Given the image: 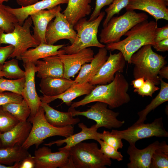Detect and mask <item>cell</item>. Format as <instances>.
Listing matches in <instances>:
<instances>
[{
	"label": "cell",
	"instance_id": "6da1fadb",
	"mask_svg": "<svg viewBox=\"0 0 168 168\" xmlns=\"http://www.w3.org/2000/svg\"><path fill=\"white\" fill-rule=\"evenodd\" d=\"M128 88L129 84L124 76L117 72L112 82L97 85L82 99L72 103L71 107L77 108L93 102H100L107 104L110 109L118 108L130 101V97L127 93Z\"/></svg>",
	"mask_w": 168,
	"mask_h": 168
},
{
	"label": "cell",
	"instance_id": "7a4b0ae2",
	"mask_svg": "<svg viewBox=\"0 0 168 168\" xmlns=\"http://www.w3.org/2000/svg\"><path fill=\"white\" fill-rule=\"evenodd\" d=\"M157 27V22L146 20L137 24L126 32L124 35L127 36L124 39L106 44L105 48L110 51L121 52L125 61L131 64L130 58L133 54L144 45L152 46L155 44V32Z\"/></svg>",
	"mask_w": 168,
	"mask_h": 168
},
{
	"label": "cell",
	"instance_id": "3957f363",
	"mask_svg": "<svg viewBox=\"0 0 168 168\" xmlns=\"http://www.w3.org/2000/svg\"><path fill=\"white\" fill-rule=\"evenodd\" d=\"M166 57L155 52L152 45L142 47L133 54L130 58L131 64L134 65L133 74L134 79L143 77L149 79L156 85L160 83L158 72L167 62Z\"/></svg>",
	"mask_w": 168,
	"mask_h": 168
},
{
	"label": "cell",
	"instance_id": "277c9868",
	"mask_svg": "<svg viewBox=\"0 0 168 168\" xmlns=\"http://www.w3.org/2000/svg\"><path fill=\"white\" fill-rule=\"evenodd\" d=\"M105 15V12L102 11L93 20L89 21L85 17L79 20L73 26L77 31L74 42L71 45H65L62 48L65 54H74L91 47H105V45L100 43L97 37L99 27Z\"/></svg>",
	"mask_w": 168,
	"mask_h": 168
},
{
	"label": "cell",
	"instance_id": "5b68a950",
	"mask_svg": "<svg viewBox=\"0 0 168 168\" xmlns=\"http://www.w3.org/2000/svg\"><path fill=\"white\" fill-rule=\"evenodd\" d=\"M122 15L113 16L99 35L100 42L108 44L120 40L121 37L137 24L147 20L148 15L144 12L137 13L128 10Z\"/></svg>",
	"mask_w": 168,
	"mask_h": 168
},
{
	"label": "cell",
	"instance_id": "8992f818",
	"mask_svg": "<svg viewBox=\"0 0 168 168\" xmlns=\"http://www.w3.org/2000/svg\"><path fill=\"white\" fill-rule=\"evenodd\" d=\"M31 123L32 124L30 134L22 146L28 149L35 145L36 148L47 138L59 136L66 138L73 134L74 128L72 125L56 127L49 124L44 116V111L41 106Z\"/></svg>",
	"mask_w": 168,
	"mask_h": 168
},
{
	"label": "cell",
	"instance_id": "52a82bcc",
	"mask_svg": "<svg viewBox=\"0 0 168 168\" xmlns=\"http://www.w3.org/2000/svg\"><path fill=\"white\" fill-rule=\"evenodd\" d=\"M73 168H106L112 161L95 142H81L69 149Z\"/></svg>",
	"mask_w": 168,
	"mask_h": 168
},
{
	"label": "cell",
	"instance_id": "ba28073f",
	"mask_svg": "<svg viewBox=\"0 0 168 168\" xmlns=\"http://www.w3.org/2000/svg\"><path fill=\"white\" fill-rule=\"evenodd\" d=\"M32 21L30 16L26 20L23 25L18 23L15 25L14 30L6 33L0 28V46L2 44H8L13 45L14 51L9 58L21 60V55L31 47H35L40 43L34 39L31 35L30 28Z\"/></svg>",
	"mask_w": 168,
	"mask_h": 168
},
{
	"label": "cell",
	"instance_id": "9c48e42d",
	"mask_svg": "<svg viewBox=\"0 0 168 168\" xmlns=\"http://www.w3.org/2000/svg\"><path fill=\"white\" fill-rule=\"evenodd\" d=\"M111 133L127 141L129 144H135L139 140L156 137H167L168 132L165 128L163 118L156 119L151 123L134 124L123 130L112 129Z\"/></svg>",
	"mask_w": 168,
	"mask_h": 168
},
{
	"label": "cell",
	"instance_id": "30bf717a",
	"mask_svg": "<svg viewBox=\"0 0 168 168\" xmlns=\"http://www.w3.org/2000/svg\"><path fill=\"white\" fill-rule=\"evenodd\" d=\"M108 106L105 103L96 102L94 105L89 106L90 108L86 111L77 110L75 108L71 107L68 110L72 112L73 117L83 116L88 119L94 120L96 122V125L98 128L104 127L111 129L121 127L125 121L119 120L117 117L119 115V113L108 109Z\"/></svg>",
	"mask_w": 168,
	"mask_h": 168
},
{
	"label": "cell",
	"instance_id": "8fae6325",
	"mask_svg": "<svg viewBox=\"0 0 168 168\" xmlns=\"http://www.w3.org/2000/svg\"><path fill=\"white\" fill-rule=\"evenodd\" d=\"M34 157L35 168H73L69 149L53 152L51 149L43 146L35 151Z\"/></svg>",
	"mask_w": 168,
	"mask_h": 168
},
{
	"label": "cell",
	"instance_id": "7c38bea8",
	"mask_svg": "<svg viewBox=\"0 0 168 168\" xmlns=\"http://www.w3.org/2000/svg\"><path fill=\"white\" fill-rule=\"evenodd\" d=\"M25 69V82L21 95L28 104L31 111L27 121L30 123L41 106L42 101L35 87V75L38 68L32 62L24 63Z\"/></svg>",
	"mask_w": 168,
	"mask_h": 168
},
{
	"label": "cell",
	"instance_id": "4fadbf2b",
	"mask_svg": "<svg viewBox=\"0 0 168 168\" xmlns=\"http://www.w3.org/2000/svg\"><path fill=\"white\" fill-rule=\"evenodd\" d=\"M77 32L60 12L56 14L54 20L49 24L46 30L45 38L47 44H54L61 40L67 39L71 44L74 42Z\"/></svg>",
	"mask_w": 168,
	"mask_h": 168
},
{
	"label": "cell",
	"instance_id": "5bb4252c",
	"mask_svg": "<svg viewBox=\"0 0 168 168\" xmlns=\"http://www.w3.org/2000/svg\"><path fill=\"white\" fill-rule=\"evenodd\" d=\"M126 62L121 52L113 54L110 52L106 61L89 82L95 86L110 83L114 79L116 72H123Z\"/></svg>",
	"mask_w": 168,
	"mask_h": 168
},
{
	"label": "cell",
	"instance_id": "9a60e30c",
	"mask_svg": "<svg viewBox=\"0 0 168 168\" xmlns=\"http://www.w3.org/2000/svg\"><path fill=\"white\" fill-rule=\"evenodd\" d=\"M94 52L91 48L83 49L72 54L58 55L64 68L63 77L71 79L73 77L84 64L90 63L93 59Z\"/></svg>",
	"mask_w": 168,
	"mask_h": 168
},
{
	"label": "cell",
	"instance_id": "2e32d148",
	"mask_svg": "<svg viewBox=\"0 0 168 168\" xmlns=\"http://www.w3.org/2000/svg\"><path fill=\"white\" fill-rule=\"evenodd\" d=\"M168 2L164 0H129L126 10H140L147 12L157 22L159 20H168Z\"/></svg>",
	"mask_w": 168,
	"mask_h": 168
},
{
	"label": "cell",
	"instance_id": "e0dca14e",
	"mask_svg": "<svg viewBox=\"0 0 168 168\" xmlns=\"http://www.w3.org/2000/svg\"><path fill=\"white\" fill-rule=\"evenodd\" d=\"M78 126L81 129L80 132L72 134L63 139L52 141L44 144V145L51 146L53 145L56 144L58 146H60L65 143L66 145L63 147L59 148L58 150H68L86 140L93 139L97 141L100 139V133L97 131L98 128L96 127V124L93 125L90 128H88L83 123H81L78 124Z\"/></svg>",
	"mask_w": 168,
	"mask_h": 168
},
{
	"label": "cell",
	"instance_id": "ac0fdd59",
	"mask_svg": "<svg viewBox=\"0 0 168 168\" xmlns=\"http://www.w3.org/2000/svg\"><path fill=\"white\" fill-rule=\"evenodd\" d=\"M61 10L60 5H58L50 9L37 12L30 16L34 26L32 36L40 44L47 43L45 35L47 26Z\"/></svg>",
	"mask_w": 168,
	"mask_h": 168
},
{
	"label": "cell",
	"instance_id": "d6986e66",
	"mask_svg": "<svg viewBox=\"0 0 168 168\" xmlns=\"http://www.w3.org/2000/svg\"><path fill=\"white\" fill-rule=\"evenodd\" d=\"M159 144L156 141L142 149L137 148L135 144H129L127 150L130 161L127 164L128 168H150L152 155Z\"/></svg>",
	"mask_w": 168,
	"mask_h": 168
},
{
	"label": "cell",
	"instance_id": "ffe728a7",
	"mask_svg": "<svg viewBox=\"0 0 168 168\" xmlns=\"http://www.w3.org/2000/svg\"><path fill=\"white\" fill-rule=\"evenodd\" d=\"M68 2V0H42L27 7L13 8L6 6V9L16 17L18 24L22 26L31 14L40 11L51 9L61 4H67Z\"/></svg>",
	"mask_w": 168,
	"mask_h": 168
},
{
	"label": "cell",
	"instance_id": "44dd1931",
	"mask_svg": "<svg viewBox=\"0 0 168 168\" xmlns=\"http://www.w3.org/2000/svg\"><path fill=\"white\" fill-rule=\"evenodd\" d=\"M32 127L31 123L27 120L19 122L11 129L0 133L2 146H22L28 138Z\"/></svg>",
	"mask_w": 168,
	"mask_h": 168
},
{
	"label": "cell",
	"instance_id": "7402d4cb",
	"mask_svg": "<svg viewBox=\"0 0 168 168\" xmlns=\"http://www.w3.org/2000/svg\"><path fill=\"white\" fill-rule=\"evenodd\" d=\"M108 57L107 50L105 47L99 48L97 53L94 55L90 63H86L82 66L79 74L74 80L75 82H89L96 75Z\"/></svg>",
	"mask_w": 168,
	"mask_h": 168
},
{
	"label": "cell",
	"instance_id": "603a6c76",
	"mask_svg": "<svg viewBox=\"0 0 168 168\" xmlns=\"http://www.w3.org/2000/svg\"><path fill=\"white\" fill-rule=\"evenodd\" d=\"M33 63L38 68V77L41 78L63 77V64L58 55L48 56Z\"/></svg>",
	"mask_w": 168,
	"mask_h": 168
},
{
	"label": "cell",
	"instance_id": "cb8c5ba5",
	"mask_svg": "<svg viewBox=\"0 0 168 168\" xmlns=\"http://www.w3.org/2000/svg\"><path fill=\"white\" fill-rule=\"evenodd\" d=\"M95 86L89 82L80 83H75L63 93L58 95L48 96L44 95L40 97L42 101L49 104L55 100H61L68 106L71 105L72 101L77 97L89 94Z\"/></svg>",
	"mask_w": 168,
	"mask_h": 168
},
{
	"label": "cell",
	"instance_id": "d4e9b609",
	"mask_svg": "<svg viewBox=\"0 0 168 168\" xmlns=\"http://www.w3.org/2000/svg\"><path fill=\"white\" fill-rule=\"evenodd\" d=\"M65 45V44L54 45L40 43L34 48L28 49L23 53L21 56V60L24 63L27 62L34 63L39 59L48 56L65 54L61 48Z\"/></svg>",
	"mask_w": 168,
	"mask_h": 168
},
{
	"label": "cell",
	"instance_id": "484cf974",
	"mask_svg": "<svg viewBox=\"0 0 168 168\" xmlns=\"http://www.w3.org/2000/svg\"><path fill=\"white\" fill-rule=\"evenodd\" d=\"M41 106L44 111V116L48 122L56 127H63L75 125L80 122L78 118H74L72 112L60 111L54 109L48 104L42 101Z\"/></svg>",
	"mask_w": 168,
	"mask_h": 168
},
{
	"label": "cell",
	"instance_id": "4316f807",
	"mask_svg": "<svg viewBox=\"0 0 168 168\" xmlns=\"http://www.w3.org/2000/svg\"><path fill=\"white\" fill-rule=\"evenodd\" d=\"M91 0H68L67 7L62 13L73 26L81 19L89 15Z\"/></svg>",
	"mask_w": 168,
	"mask_h": 168
},
{
	"label": "cell",
	"instance_id": "83f0119b",
	"mask_svg": "<svg viewBox=\"0 0 168 168\" xmlns=\"http://www.w3.org/2000/svg\"><path fill=\"white\" fill-rule=\"evenodd\" d=\"M40 91L43 95L53 96L63 93L76 83L74 80L64 77H47L41 78Z\"/></svg>",
	"mask_w": 168,
	"mask_h": 168
},
{
	"label": "cell",
	"instance_id": "f1b7e54d",
	"mask_svg": "<svg viewBox=\"0 0 168 168\" xmlns=\"http://www.w3.org/2000/svg\"><path fill=\"white\" fill-rule=\"evenodd\" d=\"M31 154L22 146L0 147V163L11 166L19 162Z\"/></svg>",
	"mask_w": 168,
	"mask_h": 168
},
{
	"label": "cell",
	"instance_id": "f546056e",
	"mask_svg": "<svg viewBox=\"0 0 168 168\" xmlns=\"http://www.w3.org/2000/svg\"><path fill=\"white\" fill-rule=\"evenodd\" d=\"M159 80L161 84L159 92L145 109L138 113L139 118L134 124H140L144 123L148 113L161 104L168 101V83L163 81L162 78H159Z\"/></svg>",
	"mask_w": 168,
	"mask_h": 168
},
{
	"label": "cell",
	"instance_id": "4dcf8cb0",
	"mask_svg": "<svg viewBox=\"0 0 168 168\" xmlns=\"http://www.w3.org/2000/svg\"><path fill=\"white\" fill-rule=\"evenodd\" d=\"M2 106L20 122L26 121L30 114V109L24 99L20 102L7 103Z\"/></svg>",
	"mask_w": 168,
	"mask_h": 168
},
{
	"label": "cell",
	"instance_id": "1f68e13d",
	"mask_svg": "<svg viewBox=\"0 0 168 168\" xmlns=\"http://www.w3.org/2000/svg\"><path fill=\"white\" fill-rule=\"evenodd\" d=\"M168 167V145L165 141H163L160 143L152 155L150 168Z\"/></svg>",
	"mask_w": 168,
	"mask_h": 168
},
{
	"label": "cell",
	"instance_id": "d6a6232c",
	"mask_svg": "<svg viewBox=\"0 0 168 168\" xmlns=\"http://www.w3.org/2000/svg\"><path fill=\"white\" fill-rule=\"evenodd\" d=\"M18 23L16 17L6 9V6L0 4V28L6 33L12 32L15 25Z\"/></svg>",
	"mask_w": 168,
	"mask_h": 168
},
{
	"label": "cell",
	"instance_id": "836d02e7",
	"mask_svg": "<svg viewBox=\"0 0 168 168\" xmlns=\"http://www.w3.org/2000/svg\"><path fill=\"white\" fill-rule=\"evenodd\" d=\"M25 82V77L15 79L0 77V92L9 91L21 95Z\"/></svg>",
	"mask_w": 168,
	"mask_h": 168
},
{
	"label": "cell",
	"instance_id": "e575fe53",
	"mask_svg": "<svg viewBox=\"0 0 168 168\" xmlns=\"http://www.w3.org/2000/svg\"><path fill=\"white\" fill-rule=\"evenodd\" d=\"M2 71L7 78L18 79L25 77V72L19 67L18 60L12 58L6 61L2 65Z\"/></svg>",
	"mask_w": 168,
	"mask_h": 168
},
{
	"label": "cell",
	"instance_id": "d590c367",
	"mask_svg": "<svg viewBox=\"0 0 168 168\" xmlns=\"http://www.w3.org/2000/svg\"><path fill=\"white\" fill-rule=\"evenodd\" d=\"M20 121L13 115L0 106V133L12 129Z\"/></svg>",
	"mask_w": 168,
	"mask_h": 168
},
{
	"label": "cell",
	"instance_id": "8d00e7d4",
	"mask_svg": "<svg viewBox=\"0 0 168 168\" xmlns=\"http://www.w3.org/2000/svg\"><path fill=\"white\" fill-rule=\"evenodd\" d=\"M129 0H114L112 3L105 10L106 17L103 23V27L107 24L110 19L114 15L119 14L124 8L128 5Z\"/></svg>",
	"mask_w": 168,
	"mask_h": 168
},
{
	"label": "cell",
	"instance_id": "74e56055",
	"mask_svg": "<svg viewBox=\"0 0 168 168\" xmlns=\"http://www.w3.org/2000/svg\"><path fill=\"white\" fill-rule=\"evenodd\" d=\"M100 139L117 150L123 147L122 139L109 131L104 130L100 133Z\"/></svg>",
	"mask_w": 168,
	"mask_h": 168
},
{
	"label": "cell",
	"instance_id": "f35d334b",
	"mask_svg": "<svg viewBox=\"0 0 168 168\" xmlns=\"http://www.w3.org/2000/svg\"><path fill=\"white\" fill-rule=\"evenodd\" d=\"M100 145L101 152L107 158L118 161L123 160V156L120 152L101 139L97 141Z\"/></svg>",
	"mask_w": 168,
	"mask_h": 168
},
{
	"label": "cell",
	"instance_id": "ab89813d",
	"mask_svg": "<svg viewBox=\"0 0 168 168\" xmlns=\"http://www.w3.org/2000/svg\"><path fill=\"white\" fill-rule=\"evenodd\" d=\"M154 83L149 79H146L143 86L140 89H134V92L142 97L145 96L152 97L153 94L159 89Z\"/></svg>",
	"mask_w": 168,
	"mask_h": 168
},
{
	"label": "cell",
	"instance_id": "60d3db41",
	"mask_svg": "<svg viewBox=\"0 0 168 168\" xmlns=\"http://www.w3.org/2000/svg\"><path fill=\"white\" fill-rule=\"evenodd\" d=\"M23 98L21 95L6 91L0 92V106L11 103H19Z\"/></svg>",
	"mask_w": 168,
	"mask_h": 168
},
{
	"label": "cell",
	"instance_id": "b9f144b4",
	"mask_svg": "<svg viewBox=\"0 0 168 168\" xmlns=\"http://www.w3.org/2000/svg\"><path fill=\"white\" fill-rule=\"evenodd\" d=\"M114 0H96L95 8L88 20L91 21L96 18L99 15L102 8L110 4Z\"/></svg>",
	"mask_w": 168,
	"mask_h": 168
},
{
	"label": "cell",
	"instance_id": "7bdbcfd3",
	"mask_svg": "<svg viewBox=\"0 0 168 168\" xmlns=\"http://www.w3.org/2000/svg\"><path fill=\"white\" fill-rule=\"evenodd\" d=\"M14 50V47L11 44L4 47L0 46V64L3 65L7 59L12 54Z\"/></svg>",
	"mask_w": 168,
	"mask_h": 168
},
{
	"label": "cell",
	"instance_id": "ee69618b",
	"mask_svg": "<svg viewBox=\"0 0 168 168\" xmlns=\"http://www.w3.org/2000/svg\"><path fill=\"white\" fill-rule=\"evenodd\" d=\"M168 38V25L161 27H157L155 32L154 41L156 42Z\"/></svg>",
	"mask_w": 168,
	"mask_h": 168
},
{
	"label": "cell",
	"instance_id": "f6af8a7d",
	"mask_svg": "<svg viewBox=\"0 0 168 168\" xmlns=\"http://www.w3.org/2000/svg\"><path fill=\"white\" fill-rule=\"evenodd\" d=\"M35 166L34 156L30 155L20 162L19 168H35Z\"/></svg>",
	"mask_w": 168,
	"mask_h": 168
},
{
	"label": "cell",
	"instance_id": "bcb514c9",
	"mask_svg": "<svg viewBox=\"0 0 168 168\" xmlns=\"http://www.w3.org/2000/svg\"><path fill=\"white\" fill-rule=\"evenodd\" d=\"M152 46L156 51L165 52L168 51V38L155 42Z\"/></svg>",
	"mask_w": 168,
	"mask_h": 168
},
{
	"label": "cell",
	"instance_id": "7dc6e473",
	"mask_svg": "<svg viewBox=\"0 0 168 168\" xmlns=\"http://www.w3.org/2000/svg\"><path fill=\"white\" fill-rule=\"evenodd\" d=\"M145 81L143 77L135 79L134 80L132 81L131 84L133 85L134 88L135 89H139L143 86Z\"/></svg>",
	"mask_w": 168,
	"mask_h": 168
},
{
	"label": "cell",
	"instance_id": "c3c4849f",
	"mask_svg": "<svg viewBox=\"0 0 168 168\" xmlns=\"http://www.w3.org/2000/svg\"><path fill=\"white\" fill-rule=\"evenodd\" d=\"M39 0H16L17 3L21 7H27L38 2Z\"/></svg>",
	"mask_w": 168,
	"mask_h": 168
},
{
	"label": "cell",
	"instance_id": "681fc988",
	"mask_svg": "<svg viewBox=\"0 0 168 168\" xmlns=\"http://www.w3.org/2000/svg\"><path fill=\"white\" fill-rule=\"evenodd\" d=\"M159 78L168 79V67L164 66L159 70L158 72Z\"/></svg>",
	"mask_w": 168,
	"mask_h": 168
},
{
	"label": "cell",
	"instance_id": "f907efd6",
	"mask_svg": "<svg viewBox=\"0 0 168 168\" xmlns=\"http://www.w3.org/2000/svg\"><path fill=\"white\" fill-rule=\"evenodd\" d=\"M19 162H16L11 166H7L0 163V168H19Z\"/></svg>",
	"mask_w": 168,
	"mask_h": 168
},
{
	"label": "cell",
	"instance_id": "816d5d0a",
	"mask_svg": "<svg viewBox=\"0 0 168 168\" xmlns=\"http://www.w3.org/2000/svg\"><path fill=\"white\" fill-rule=\"evenodd\" d=\"M2 65L0 64V77L4 76V72L2 71Z\"/></svg>",
	"mask_w": 168,
	"mask_h": 168
},
{
	"label": "cell",
	"instance_id": "f5cc1de1",
	"mask_svg": "<svg viewBox=\"0 0 168 168\" xmlns=\"http://www.w3.org/2000/svg\"><path fill=\"white\" fill-rule=\"evenodd\" d=\"M11 0H0V4H3L4 2H7Z\"/></svg>",
	"mask_w": 168,
	"mask_h": 168
},
{
	"label": "cell",
	"instance_id": "db71d44e",
	"mask_svg": "<svg viewBox=\"0 0 168 168\" xmlns=\"http://www.w3.org/2000/svg\"><path fill=\"white\" fill-rule=\"evenodd\" d=\"M2 146V142H1V139H0V147H1Z\"/></svg>",
	"mask_w": 168,
	"mask_h": 168
},
{
	"label": "cell",
	"instance_id": "11a10c76",
	"mask_svg": "<svg viewBox=\"0 0 168 168\" xmlns=\"http://www.w3.org/2000/svg\"><path fill=\"white\" fill-rule=\"evenodd\" d=\"M166 2H168V0H164Z\"/></svg>",
	"mask_w": 168,
	"mask_h": 168
}]
</instances>
